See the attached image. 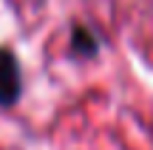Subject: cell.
Here are the masks:
<instances>
[{"mask_svg": "<svg viewBox=\"0 0 153 150\" xmlns=\"http://www.w3.org/2000/svg\"><path fill=\"white\" fill-rule=\"evenodd\" d=\"M68 48H71L74 57H82V60H91V57L99 54V37L82 23H74L71 34H68Z\"/></svg>", "mask_w": 153, "mask_h": 150, "instance_id": "2", "label": "cell"}, {"mask_svg": "<svg viewBox=\"0 0 153 150\" xmlns=\"http://www.w3.org/2000/svg\"><path fill=\"white\" fill-rule=\"evenodd\" d=\"M23 94V68H20V60L11 48L0 45V105L3 108H11L17 105Z\"/></svg>", "mask_w": 153, "mask_h": 150, "instance_id": "1", "label": "cell"}]
</instances>
